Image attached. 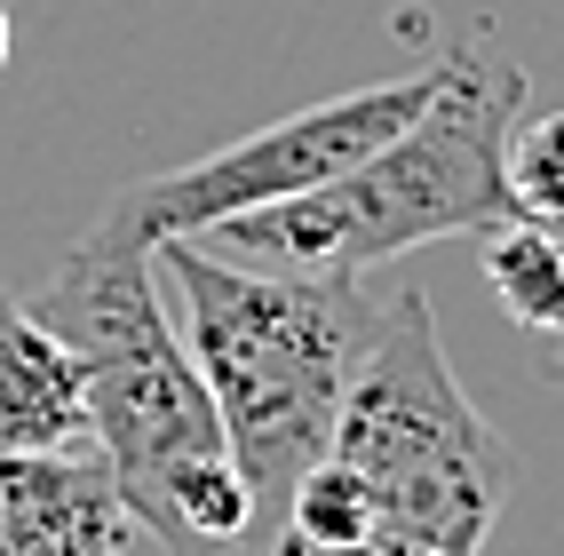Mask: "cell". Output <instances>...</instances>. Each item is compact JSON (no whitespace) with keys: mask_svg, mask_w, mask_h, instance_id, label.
<instances>
[{"mask_svg":"<svg viewBox=\"0 0 564 556\" xmlns=\"http://www.w3.org/2000/svg\"><path fill=\"white\" fill-rule=\"evenodd\" d=\"M64 445H88L80 366L24 310V294H0V454H64Z\"/></svg>","mask_w":564,"mask_h":556,"instance_id":"7","label":"cell"},{"mask_svg":"<svg viewBox=\"0 0 564 556\" xmlns=\"http://www.w3.org/2000/svg\"><path fill=\"white\" fill-rule=\"evenodd\" d=\"M501 175H509L517 215H564V111H541V120L509 128Z\"/></svg>","mask_w":564,"mask_h":556,"instance_id":"9","label":"cell"},{"mask_svg":"<svg viewBox=\"0 0 564 556\" xmlns=\"http://www.w3.org/2000/svg\"><path fill=\"white\" fill-rule=\"evenodd\" d=\"M437 64V88L413 120L350 175L318 183L303 199L254 207L215 222L199 247L223 263L254 271H294V279H366L430 239H477L509 207V128L524 120V64L501 48L494 24H469Z\"/></svg>","mask_w":564,"mask_h":556,"instance_id":"2","label":"cell"},{"mask_svg":"<svg viewBox=\"0 0 564 556\" xmlns=\"http://www.w3.org/2000/svg\"><path fill=\"white\" fill-rule=\"evenodd\" d=\"M556 342H564V334H556Z\"/></svg>","mask_w":564,"mask_h":556,"instance_id":"12","label":"cell"},{"mask_svg":"<svg viewBox=\"0 0 564 556\" xmlns=\"http://www.w3.org/2000/svg\"><path fill=\"white\" fill-rule=\"evenodd\" d=\"M326 454L366 477L373 541L405 556H477L509 501L517 454L454 382L422 286H398L343 397Z\"/></svg>","mask_w":564,"mask_h":556,"instance_id":"4","label":"cell"},{"mask_svg":"<svg viewBox=\"0 0 564 556\" xmlns=\"http://www.w3.org/2000/svg\"><path fill=\"white\" fill-rule=\"evenodd\" d=\"M128 541L135 516L96 445L0 454V556H128Z\"/></svg>","mask_w":564,"mask_h":556,"instance_id":"6","label":"cell"},{"mask_svg":"<svg viewBox=\"0 0 564 556\" xmlns=\"http://www.w3.org/2000/svg\"><path fill=\"white\" fill-rule=\"evenodd\" d=\"M430 88H437V64L405 72V80H373V88H350V96L303 103V111H286V120L254 128L239 143H215V152H199V160L160 167V175L128 183V192H111L104 222L128 231V239H143V247L207 239L215 222L279 207V199H303V192H318V183L350 175L358 160H373L413 111L430 103Z\"/></svg>","mask_w":564,"mask_h":556,"instance_id":"5","label":"cell"},{"mask_svg":"<svg viewBox=\"0 0 564 556\" xmlns=\"http://www.w3.org/2000/svg\"><path fill=\"white\" fill-rule=\"evenodd\" d=\"M485 286L524 334H564V215H501L477 231Z\"/></svg>","mask_w":564,"mask_h":556,"instance_id":"8","label":"cell"},{"mask_svg":"<svg viewBox=\"0 0 564 556\" xmlns=\"http://www.w3.org/2000/svg\"><path fill=\"white\" fill-rule=\"evenodd\" d=\"M152 271L183 286V350L207 382V405L262 525L294 477L326 454L390 294H373L366 279H294L223 263L199 239H160Z\"/></svg>","mask_w":564,"mask_h":556,"instance_id":"3","label":"cell"},{"mask_svg":"<svg viewBox=\"0 0 564 556\" xmlns=\"http://www.w3.org/2000/svg\"><path fill=\"white\" fill-rule=\"evenodd\" d=\"M9 32L17 24H9V0H0V72H9Z\"/></svg>","mask_w":564,"mask_h":556,"instance_id":"11","label":"cell"},{"mask_svg":"<svg viewBox=\"0 0 564 556\" xmlns=\"http://www.w3.org/2000/svg\"><path fill=\"white\" fill-rule=\"evenodd\" d=\"M24 310L80 366L88 445L111 469L135 533H152L160 556H231L254 533V493L223 445L192 350L167 326L152 247L96 215L24 294Z\"/></svg>","mask_w":564,"mask_h":556,"instance_id":"1","label":"cell"},{"mask_svg":"<svg viewBox=\"0 0 564 556\" xmlns=\"http://www.w3.org/2000/svg\"><path fill=\"white\" fill-rule=\"evenodd\" d=\"M271 556H405V548H390V541H350V548H318V541H303V533H279V541H271Z\"/></svg>","mask_w":564,"mask_h":556,"instance_id":"10","label":"cell"}]
</instances>
